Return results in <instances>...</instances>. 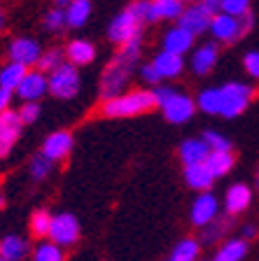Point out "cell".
I'll list each match as a JSON object with an SVG mask.
<instances>
[{
    "label": "cell",
    "instance_id": "6da1fadb",
    "mask_svg": "<svg viewBox=\"0 0 259 261\" xmlns=\"http://www.w3.org/2000/svg\"><path fill=\"white\" fill-rule=\"evenodd\" d=\"M254 98V87L245 82H227L222 87L203 89L196 98V108L213 117H224L233 119L238 114H243L248 105Z\"/></svg>",
    "mask_w": 259,
    "mask_h": 261
},
{
    "label": "cell",
    "instance_id": "7a4b0ae2",
    "mask_svg": "<svg viewBox=\"0 0 259 261\" xmlns=\"http://www.w3.org/2000/svg\"><path fill=\"white\" fill-rule=\"evenodd\" d=\"M140 51H143L140 40H133V42H126L119 47L114 59L110 61L108 68H105L101 75V96L103 98H112L124 91L131 75H133V70L138 68Z\"/></svg>",
    "mask_w": 259,
    "mask_h": 261
},
{
    "label": "cell",
    "instance_id": "3957f363",
    "mask_svg": "<svg viewBox=\"0 0 259 261\" xmlns=\"http://www.w3.org/2000/svg\"><path fill=\"white\" fill-rule=\"evenodd\" d=\"M152 108H157V103L150 89H131L112 98H103L101 114L105 119H129V117L150 112Z\"/></svg>",
    "mask_w": 259,
    "mask_h": 261
},
{
    "label": "cell",
    "instance_id": "277c9868",
    "mask_svg": "<svg viewBox=\"0 0 259 261\" xmlns=\"http://www.w3.org/2000/svg\"><path fill=\"white\" fill-rule=\"evenodd\" d=\"M254 26V14L252 10L245 12L241 16H233L229 12H222L217 10L210 19V28L208 33L213 35L215 42H222V44H236L238 40H243Z\"/></svg>",
    "mask_w": 259,
    "mask_h": 261
},
{
    "label": "cell",
    "instance_id": "5b68a950",
    "mask_svg": "<svg viewBox=\"0 0 259 261\" xmlns=\"http://www.w3.org/2000/svg\"><path fill=\"white\" fill-rule=\"evenodd\" d=\"M49 80V93L59 100H73V98L80 93L82 87V80H80V72H77V65L70 63V61H63L59 68L47 75Z\"/></svg>",
    "mask_w": 259,
    "mask_h": 261
},
{
    "label": "cell",
    "instance_id": "8992f818",
    "mask_svg": "<svg viewBox=\"0 0 259 261\" xmlns=\"http://www.w3.org/2000/svg\"><path fill=\"white\" fill-rule=\"evenodd\" d=\"M143 26H145V23H143L140 19L133 14V12H131V10H124V12H119V14L112 19V21H110V26H108V38H110V42H114L117 47H122V44H126V42L140 40Z\"/></svg>",
    "mask_w": 259,
    "mask_h": 261
},
{
    "label": "cell",
    "instance_id": "52a82bcc",
    "mask_svg": "<svg viewBox=\"0 0 259 261\" xmlns=\"http://www.w3.org/2000/svg\"><path fill=\"white\" fill-rule=\"evenodd\" d=\"M159 108H161L163 119H166L168 124H187L196 112V100L189 96V93H182V91H178V89H173V93Z\"/></svg>",
    "mask_w": 259,
    "mask_h": 261
},
{
    "label": "cell",
    "instance_id": "ba28073f",
    "mask_svg": "<svg viewBox=\"0 0 259 261\" xmlns=\"http://www.w3.org/2000/svg\"><path fill=\"white\" fill-rule=\"evenodd\" d=\"M49 238L61 247H73L80 240V222L70 212H59L52 217V228H49Z\"/></svg>",
    "mask_w": 259,
    "mask_h": 261
},
{
    "label": "cell",
    "instance_id": "9c48e42d",
    "mask_svg": "<svg viewBox=\"0 0 259 261\" xmlns=\"http://www.w3.org/2000/svg\"><path fill=\"white\" fill-rule=\"evenodd\" d=\"M23 121L19 117V112L14 110H3L0 112V159H7L14 149V145L19 142V136H21Z\"/></svg>",
    "mask_w": 259,
    "mask_h": 261
},
{
    "label": "cell",
    "instance_id": "30bf717a",
    "mask_svg": "<svg viewBox=\"0 0 259 261\" xmlns=\"http://www.w3.org/2000/svg\"><path fill=\"white\" fill-rule=\"evenodd\" d=\"M213 14H215V12L205 5V3H199V0H196V3L184 5L182 14L178 16V23L187 28L189 33H194V35H203V33H208V28H210Z\"/></svg>",
    "mask_w": 259,
    "mask_h": 261
},
{
    "label": "cell",
    "instance_id": "8fae6325",
    "mask_svg": "<svg viewBox=\"0 0 259 261\" xmlns=\"http://www.w3.org/2000/svg\"><path fill=\"white\" fill-rule=\"evenodd\" d=\"M220 215V201H217V196L208 191H201L199 196L194 198L192 207H189V222L194 224V226H203L208 224L210 219H215Z\"/></svg>",
    "mask_w": 259,
    "mask_h": 261
},
{
    "label": "cell",
    "instance_id": "7c38bea8",
    "mask_svg": "<svg viewBox=\"0 0 259 261\" xmlns=\"http://www.w3.org/2000/svg\"><path fill=\"white\" fill-rule=\"evenodd\" d=\"M14 93L21 98V100H40V98H44V93H49L47 72L28 70L26 75H23V80L19 82V87L14 89Z\"/></svg>",
    "mask_w": 259,
    "mask_h": 261
},
{
    "label": "cell",
    "instance_id": "4fadbf2b",
    "mask_svg": "<svg viewBox=\"0 0 259 261\" xmlns=\"http://www.w3.org/2000/svg\"><path fill=\"white\" fill-rule=\"evenodd\" d=\"M217 61H220V47H217L215 42H203L201 47H196L194 51H192L189 68H192L194 75L205 77V75H210L213 72V68L217 65Z\"/></svg>",
    "mask_w": 259,
    "mask_h": 261
},
{
    "label": "cell",
    "instance_id": "5bb4252c",
    "mask_svg": "<svg viewBox=\"0 0 259 261\" xmlns=\"http://www.w3.org/2000/svg\"><path fill=\"white\" fill-rule=\"evenodd\" d=\"M40 54H42V47H40L38 40H33V38H14L10 42V47H7L10 61H19V63H23L26 68L38 65Z\"/></svg>",
    "mask_w": 259,
    "mask_h": 261
},
{
    "label": "cell",
    "instance_id": "9a60e30c",
    "mask_svg": "<svg viewBox=\"0 0 259 261\" xmlns=\"http://www.w3.org/2000/svg\"><path fill=\"white\" fill-rule=\"evenodd\" d=\"M73 145H75V140H73L70 130H54V133H49V136L44 138L40 152L56 163V161L68 159V154L73 152Z\"/></svg>",
    "mask_w": 259,
    "mask_h": 261
},
{
    "label": "cell",
    "instance_id": "2e32d148",
    "mask_svg": "<svg viewBox=\"0 0 259 261\" xmlns=\"http://www.w3.org/2000/svg\"><path fill=\"white\" fill-rule=\"evenodd\" d=\"M250 203H252V189L248 185H243V182L231 185L227 189V194H224V212L231 215V217L245 212L250 207Z\"/></svg>",
    "mask_w": 259,
    "mask_h": 261
},
{
    "label": "cell",
    "instance_id": "e0dca14e",
    "mask_svg": "<svg viewBox=\"0 0 259 261\" xmlns=\"http://www.w3.org/2000/svg\"><path fill=\"white\" fill-rule=\"evenodd\" d=\"M152 65L157 68L161 80H175V77H180L184 70V56L173 54L168 49H161V51L152 59Z\"/></svg>",
    "mask_w": 259,
    "mask_h": 261
},
{
    "label": "cell",
    "instance_id": "ac0fdd59",
    "mask_svg": "<svg viewBox=\"0 0 259 261\" xmlns=\"http://www.w3.org/2000/svg\"><path fill=\"white\" fill-rule=\"evenodd\" d=\"M194 33H189L184 26H173L168 28L166 33H163V49H168V51H173V54H187V51H192V47H194Z\"/></svg>",
    "mask_w": 259,
    "mask_h": 261
},
{
    "label": "cell",
    "instance_id": "d6986e66",
    "mask_svg": "<svg viewBox=\"0 0 259 261\" xmlns=\"http://www.w3.org/2000/svg\"><path fill=\"white\" fill-rule=\"evenodd\" d=\"M184 182H187L189 189L194 191H208L213 187V182H215V175L205 166V161L189 163V166H184Z\"/></svg>",
    "mask_w": 259,
    "mask_h": 261
},
{
    "label": "cell",
    "instance_id": "ffe728a7",
    "mask_svg": "<svg viewBox=\"0 0 259 261\" xmlns=\"http://www.w3.org/2000/svg\"><path fill=\"white\" fill-rule=\"evenodd\" d=\"M93 59H96V47H93V42H89V40L75 38L65 44V61L75 63L77 68L89 65Z\"/></svg>",
    "mask_w": 259,
    "mask_h": 261
},
{
    "label": "cell",
    "instance_id": "44dd1931",
    "mask_svg": "<svg viewBox=\"0 0 259 261\" xmlns=\"http://www.w3.org/2000/svg\"><path fill=\"white\" fill-rule=\"evenodd\" d=\"M31 254V245L21 236H5L0 240V259L3 261H21Z\"/></svg>",
    "mask_w": 259,
    "mask_h": 261
},
{
    "label": "cell",
    "instance_id": "7402d4cb",
    "mask_svg": "<svg viewBox=\"0 0 259 261\" xmlns=\"http://www.w3.org/2000/svg\"><path fill=\"white\" fill-rule=\"evenodd\" d=\"M229 226H231V215L229 217H220L217 215L215 219H210L208 224L201 226V236H199L201 245H220L224 233L229 231Z\"/></svg>",
    "mask_w": 259,
    "mask_h": 261
},
{
    "label": "cell",
    "instance_id": "603a6c76",
    "mask_svg": "<svg viewBox=\"0 0 259 261\" xmlns=\"http://www.w3.org/2000/svg\"><path fill=\"white\" fill-rule=\"evenodd\" d=\"M248 250H250V240H245L243 236L224 240V243H220V247L215 252V261H241L248 256Z\"/></svg>",
    "mask_w": 259,
    "mask_h": 261
},
{
    "label": "cell",
    "instance_id": "cb8c5ba5",
    "mask_svg": "<svg viewBox=\"0 0 259 261\" xmlns=\"http://www.w3.org/2000/svg\"><path fill=\"white\" fill-rule=\"evenodd\" d=\"M210 152V147L205 145L203 138H187V140L180 145V161L182 166H189V163H199V161H205Z\"/></svg>",
    "mask_w": 259,
    "mask_h": 261
},
{
    "label": "cell",
    "instance_id": "d4e9b609",
    "mask_svg": "<svg viewBox=\"0 0 259 261\" xmlns=\"http://www.w3.org/2000/svg\"><path fill=\"white\" fill-rule=\"evenodd\" d=\"M91 16V0H70L65 7V28H82Z\"/></svg>",
    "mask_w": 259,
    "mask_h": 261
},
{
    "label": "cell",
    "instance_id": "484cf974",
    "mask_svg": "<svg viewBox=\"0 0 259 261\" xmlns=\"http://www.w3.org/2000/svg\"><path fill=\"white\" fill-rule=\"evenodd\" d=\"M201 240L199 238H182L175 243V247L171 250V261H196L201 256Z\"/></svg>",
    "mask_w": 259,
    "mask_h": 261
},
{
    "label": "cell",
    "instance_id": "4316f807",
    "mask_svg": "<svg viewBox=\"0 0 259 261\" xmlns=\"http://www.w3.org/2000/svg\"><path fill=\"white\" fill-rule=\"evenodd\" d=\"M205 166L210 168V173L217 177H224V175H229L233 170V166H236V156H233L231 152H208V156H205Z\"/></svg>",
    "mask_w": 259,
    "mask_h": 261
},
{
    "label": "cell",
    "instance_id": "83f0119b",
    "mask_svg": "<svg viewBox=\"0 0 259 261\" xmlns=\"http://www.w3.org/2000/svg\"><path fill=\"white\" fill-rule=\"evenodd\" d=\"M26 72H28V68L23 63H19V61H7V63L0 68V87L14 91Z\"/></svg>",
    "mask_w": 259,
    "mask_h": 261
},
{
    "label": "cell",
    "instance_id": "f1b7e54d",
    "mask_svg": "<svg viewBox=\"0 0 259 261\" xmlns=\"http://www.w3.org/2000/svg\"><path fill=\"white\" fill-rule=\"evenodd\" d=\"M31 256L35 261H63L65 259V252L61 245H56L52 238H42L35 250H31Z\"/></svg>",
    "mask_w": 259,
    "mask_h": 261
},
{
    "label": "cell",
    "instance_id": "f546056e",
    "mask_svg": "<svg viewBox=\"0 0 259 261\" xmlns=\"http://www.w3.org/2000/svg\"><path fill=\"white\" fill-rule=\"evenodd\" d=\"M152 10H154V16L157 21H178V16L182 14L184 3L182 0H152Z\"/></svg>",
    "mask_w": 259,
    "mask_h": 261
},
{
    "label": "cell",
    "instance_id": "4dcf8cb0",
    "mask_svg": "<svg viewBox=\"0 0 259 261\" xmlns=\"http://www.w3.org/2000/svg\"><path fill=\"white\" fill-rule=\"evenodd\" d=\"M52 217L54 215H49L47 210H35L31 215V236L33 238H38V240H42V238H49V228H52Z\"/></svg>",
    "mask_w": 259,
    "mask_h": 261
},
{
    "label": "cell",
    "instance_id": "1f68e13d",
    "mask_svg": "<svg viewBox=\"0 0 259 261\" xmlns=\"http://www.w3.org/2000/svg\"><path fill=\"white\" fill-rule=\"evenodd\" d=\"M65 61V51L59 47H52V49H44L42 54H40V61H38V70L42 72H52L54 68H59L61 63Z\"/></svg>",
    "mask_w": 259,
    "mask_h": 261
},
{
    "label": "cell",
    "instance_id": "d6a6232c",
    "mask_svg": "<svg viewBox=\"0 0 259 261\" xmlns=\"http://www.w3.org/2000/svg\"><path fill=\"white\" fill-rule=\"evenodd\" d=\"M28 170H31V177L40 182V179L49 177V173L54 170V161L40 152V154H35V156L31 159V166H28Z\"/></svg>",
    "mask_w": 259,
    "mask_h": 261
},
{
    "label": "cell",
    "instance_id": "836d02e7",
    "mask_svg": "<svg viewBox=\"0 0 259 261\" xmlns=\"http://www.w3.org/2000/svg\"><path fill=\"white\" fill-rule=\"evenodd\" d=\"M42 23H44V31H49V33H61L65 28V10L63 7H52V10L44 14V19H42Z\"/></svg>",
    "mask_w": 259,
    "mask_h": 261
},
{
    "label": "cell",
    "instance_id": "e575fe53",
    "mask_svg": "<svg viewBox=\"0 0 259 261\" xmlns=\"http://www.w3.org/2000/svg\"><path fill=\"white\" fill-rule=\"evenodd\" d=\"M143 23H157V16H154V10H152V0H133L129 7Z\"/></svg>",
    "mask_w": 259,
    "mask_h": 261
},
{
    "label": "cell",
    "instance_id": "d590c367",
    "mask_svg": "<svg viewBox=\"0 0 259 261\" xmlns=\"http://www.w3.org/2000/svg\"><path fill=\"white\" fill-rule=\"evenodd\" d=\"M203 140L210 147V152H231V140L224 138L222 133H217V130H205Z\"/></svg>",
    "mask_w": 259,
    "mask_h": 261
},
{
    "label": "cell",
    "instance_id": "8d00e7d4",
    "mask_svg": "<svg viewBox=\"0 0 259 261\" xmlns=\"http://www.w3.org/2000/svg\"><path fill=\"white\" fill-rule=\"evenodd\" d=\"M19 112V117H21L23 126L26 124H35L40 117V100H23L21 108L16 110Z\"/></svg>",
    "mask_w": 259,
    "mask_h": 261
},
{
    "label": "cell",
    "instance_id": "74e56055",
    "mask_svg": "<svg viewBox=\"0 0 259 261\" xmlns=\"http://www.w3.org/2000/svg\"><path fill=\"white\" fill-rule=\"evenodd\" d=\"M250 5H252V0H222L220 10L229 12V14H233V16H241V14H245V12H250Z\"/></svg>",
    "mask_w": 259,
    "mask_h": 261
},
{
    "label": "cell",
    "instance_id": "f35d334b",
    "mask_svg": "<svg viewBox=\"0 0 259 261\" xmlns=\"http://www.w3.org/2000/svg\"><path fill=\"white\" fill-rule=\"evenodd\" d=\"M243 68L252 80H259V51H248L243 56Z\"/></svg>",
    "mask_w": 259,
    "mask_h": 261
},
{
    "label": "cell",
    "instance_id": "ab89813d",
    "mask_svg": "<svg viewBox=\"0 0 259 261\" xmlns=\"http://www.w3.org/2000/svg\"><path fill=\"white\" fill-rule=\"evenodd\" d=\"M140 80L145 82V84H159L161 82V77H159V72H157V68L152 63H145V65H140Z\"/></svg>",
    "mask_w": 259,
    "mask_h": 261
},
{
    "label": "cell",
    "instance_id": "60d3db41",
    "mask_svg": "<svg viewBox=\"0 0 259 261\" xmlns=\"http://www.w3.org/2000/svg\"><path fill=\"white\" fill-rule=\"evenodd\" d=\"M10 103H12V91L5 87H0V112L10 108Z\"/></svg>",
    "mask_w": 259,
    "mask_h": 261
},
{
    "label": "cell",
    "instance_id": "b9f144b4",
    "mask_svg": "<svg viewBox=\"0 0 259 261\" xmlns=\"http://www.w3.org/2000/svg\"><path fill=\"white\" fill-rule=\"evenodd\" d=\"M257 233H259L257 226H252V224L243 226V238H245V240H254V238H257Z\"/></svg>",
    "mask_w": 259,
    "mask_h": 261
},
{
    "label": "cell",
    "instance_id": "7bdbcfd3",
    "mask_svg": "<svg viewBox=\"0 0 259 261\" xmlns=\"http://www.w3.org/2000/svg\"><path fill=\"white\" fill-rule=\"evenodd\" d=\"M201 3H205V5L210 7L213 12H217V10H220V3H222V0H201Z\"/></svg>",
    "mask_w": 259,
    "mask_h": 261
},
{
    "label": "cell",
    "instance_id": "ee69618b",
    "mask_svg": "<svg viewBox=\"0 0 259 261\" xmlns=\"http://www.w3.org/2000/svg\"><path fill=\"white\" fill-rule=\"evenodd\" d=\"M54 5L56 7H63V10H65V7L70 5V0H54Z\"/></svg>",
    "mask_w": 259,
    "mask_h": 261
},
{
    "label": "cell",
    "instance_id": "f6af8a7d",
    "mask_svg": "<svg viewBox=\"0 0 259 261\" xmlns=\"http://www.w3.org/2000/svg\"><path fill=\"white\" fill-rule=\"evenodd\" d=\"M3 28H5V14H3V10H0V33H3Z\"/></svg>",
    "mask_w": 259,
    "mask_h": 261
},
{
    "label": "cell",
    "instance_id": "bcb514c9",
    "mask_svg": "<svg viewBox=\"0 0 259 261\" xmlns=\"http://www.w3.org/2000/svg\"><path fill=\"white\" fill-rule=\"evenodd\" d=\"M3 207H5V196L0 194V210H3Z\"/></svg>",
    "mask_w": 259,
    "mask_h": 261
},
{
    "label": "cell",
    "instance_id": "7dc6e473",
    "mask_svg": "<svg viewBox=\"0 0 259 261\" xmlns=\"http://www.w3.org/2000/svg\"><path fill=\"white\" fill-rule=\"evenodd\" d=\"M254 187H257V191H259V175H257V179H254Z\"/></svg>",
    "mask_w": 259,
    "mask_h": 261
},
{
    "label": "cell",
    "instance_id": "c3c4849f",
    "mask_svg": "<svg viewBox=\"0 0 259 261\" xmlns=\"http://www.w3.org/2000/svg\"><path fill=\"white\" fill-rule=\"evenodd\" d=\"M182 3H184V5H189V3H196V0H182Z\"/></svg>",
    "mask_w": 259,
    "mask_h": 261
}]
</instances>
